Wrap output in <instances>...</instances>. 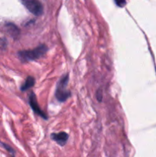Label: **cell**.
Segmentation results:
<instances>
[{
	"mask_svg": "<svg viewBox=\"0 0 156 157\" xmlns=\"http://www.w3.org/2000/svg\"><path fill=\"white\" fill-rule=\"evenodd\" d=\"M0 45L2 47H6V40L5 38H0Z\"/></svg>",
	"mask_w": 156,
	"mask_h": 157,
	"instance_id": "8",
	"label": "cell"
},
{
	"mask_svg": "<svg viewBox=\"0 0 156 157\" xmlns=\"http://www.w3.org/2000/svg\"><path fill=\"white\" fill-rule=\"evenodd\" d=\"M35 78H33L32 77H28V78H27V79L25 80L24 84L21 85V90H22V91H25V90L32 88V87L35 85Z\"/></svg>",
	"mask_w": 156,
	"mask_h": 157,
	"instance_id": "7",
	"label": "cell"
},
{
	"mask_svg": "<svg viewBox=\"0 0 156 157\" xmlns=\"http://www.w3.org/2000/svg\"><path fill=\"white\" fill-rule=\"evenodd\" d=\"M5 29L7 33L13 38H17L19 35L20 31L15 24L12 22H7L5 25Z\"/></svg>",
	"mask_w": 156,
	"mask_h": 157,
	"instance_id": "6",
	"label": "cell"
},
{
	"mask_svg": "<svg viewBox=\"0 0 156 157\" xmlns=\"http://www.w3.org/2000/svg\"><path fill=\"white\" fill-rule=\"evenodd\" d=\"M29 104H30L31 107L32 108V110H34L35 113H37L38 115L41 116V117H43L44 119H47V117L46 116L45 113L41 110V109L40 108L39 105H38V101H37L36 95L32 92L29 95Z\"/></svg>",
	"mask_w": 156,
	"mask_h": 157,
	"instance_id": "4",
	"label": "cell"
},
{
	"mask_svg": "<svg viewBox=\"0 0 156 157\" xmlns=\"http://www.w3.org/2000/svg\"><path fill=\"white\" fill-rule=\"evenodd\" d=\"M19 1L33 15L39 16L43 13V6L38 0H19Z\"/></svg>",
	"mask_w": 156,
	"mask_h": 157,
	"instance_id": "3",
	"label": "cell"
},
{
	"mask_svg": "<svg viewBox=\"0 0 156 157\" xmlns=\"http://www.w3.org/2000/svg\"><path fill=\"white\" fill-rule=\"evenodd\" d=\"M69 81L68 75H65L61 78L58 83L55 91V97L60 102H64L70 96V92L67 90V84Z\"/></svg>",
	"mask_w": 156,
	"mask_h": 157,
	"instance_id": "2",
	"label": "cell"
},
{
	"mask_svg": "<svg viewBox=\"0 0 156 157\" xmlns=\"http://www.w3.org/2000/svg\"><path fill=\"white\" fill-rule=\"evenodd\" d=\"M50 138L58 145L64 147L68 140L69 135L65 132H60V133H54L50 135Z\"/></svg>",
	"mask_w": 156,
	"mask_h": 157,
	"instance_id": "5",
	"label": "cell"
},
{
	"mask_svg": "<svg viewBox=\"0 0 156 157\" xmlns=\"http://www.w3.org/2000/svg\"><path fill=\"white\" fill-rule=\"evenodd\" d=\"M47 47L44 44H41L32 50L20 51L18 52V57L22 62L35 61L42 57L47 52Z\"/></svg>",
	"mask_w": 156,
	"mask_h": 157,
	"instance_id": "1",
	"label": "cell"
}]
</instances>
